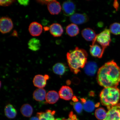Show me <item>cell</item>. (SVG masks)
<instances>
[{"label":"cell","mask_w":120,"mask_h":120,"mask_svg":"<svg viewBox=\"0 0 120 120\" xmlns=\"http://www.w3.org/2000/svg\"><path fill=\"white\" fill-rule=\"evenodd\" d=\"M97 79L105 88L117 87L120 82V68L113 60L105 63L99 69Z\"/></svg>","instance_id":"cell-1"},{"label":"cell","mask_w":120,"mask_h":120,"mask_svg":"<svg viewBox=\"0 0 120 120\" xmlns=\"http://www.w3.org/2000/svg\"><path fill=\"white\" fill-rule=\"evenodd\" d=\"M88 54L85 49L76 47L68 52L67 58L68 63L71 71L77 74L80 69L84 67L87 63Z\"/></svg>","instance_id":"cell-2"},{"label":"cell","mask_w":120,"mask_h":120,"mask_svg":"<svg viewBox=\"0 0 120 120\" xmlns=\"http://www.w3.org/2000/svg\"><path fill=\"white\" fill-rule=\"evenodd\" d=\"M100 101L102 105L108 109L118 104L120 98V90L117 87L105 88L100 94Z\"/></svg>","instance_id":"cell-3"},{"label":"cell","mask_w":120,"mask_h":120,"mask_svg":"<svg viewBox=\"0 0 120 120\" xmlns=\"http://www.w3.org/2000/svg\"><path fill=\"white\" fill-rule=\"evenodd\" d=\"M110 32L109 29L105 28L100 34H97L96 41L98 43L104 51L110 45L111 42Z\"/></svg>","instance_id":"cell-4"},{"label":"cell","mask_w":120,"mask_h":120,"mask_svg":"<svg viewBox=\"0 0 120 120\" xmlns=\"http://www.w3.org/2000/svg\"><path fill=\"white\" fill-rule=\"evenodd\" d=\"M13 24L11 19L8 17H3L0 19V30L1 33L10 32L13 29Z\"/></svg>","instance_id":"cell-5"},{"label":"cell","mask_w":120,"mask_h":120,"mask_svg":"<svg viewBox=\"0 0 120 120\" xmlns=\"http://www.w3.org/2000/svg\"><path fill=\"white\" fill-rule=\"evenodd\" d=\"M106 117L104 120H120V103L108 109Z\"/></svg>","instance_id":"cell-6"},{"label":"cell","mask_w":120,"mask_h":120,"mask_svg":"<svg viewBox=\"0 0 120 120\" xmlns=\"http://www.w3.org/2000/svg\"><path fill=\"white\" fill-rule=\"evenodd\" d=\"M70 20L73 23L81 25L87 22L89 18L85 13H76L70 16Z\"/></svg>","instance_id":"cell-7"},{"label":"cell","mask_w":120,"mask_h":120,"mask_svg":"<svg viewBox=\"0 0 120 120\" xmlns=\"http://www.w3.org/2000/svg\"><path fill=\"white\" fill-rule=\"evenodd\" d=\"M49 79V76L47 75H45L44 76L37 75L34 78L33 82L34 86L38 88H43L46 86L47 81Z\"/></svg>","instance_id":"cell-8"},{"label":"cell","mask_w":120,"mask_h":120,"mask_svg":"<svg viewBox=\"0 0 120 120\" xmlns=\"http://www.w3.org/2000/svg\"><path fill=\"white\" fill-rule=\"evenodd\" d=\"M62 10L66 16H71L74 14L76 6L72 1L68 0L64 1L63 4Z\"/></svg>","instance_id":"cell-9"},{"label":"cell","mask_w":120,"mask_h":120,"mask_svg":"<svg viewBox=\"0 0 120 120\" xmlns=\"http://www.w3.org/2000/svg\"><path fill=\"white\" fill-rule=\"evenodd\" d=\"M58 94L60 98L66 100H69L73 97V90L70 87L67 86L61 87Z\"/></svg>","instance_id":"cell-10"},{"label":"cell","mask_w":120,"mask_h":120,"mask_svg":"<svg viewBox=\"0 0 120 120\" xmlns=\"http://www.w3.org/2000/svg\"><path fill=\"white\" fill-rule=\"evenodd\" d=\"M29 31L30 34L33 36H38L42 32L43 27L38 22H33L30 24Z\"/></svg>","instance_id":"cell-11"},{"label":"cell","mask_w":120,"mask_h":120,"mask_svg":"<svg viewBox=\"0 0 120 120\" xmlns=\"http://www.w3.org/2000/svg\"><path fill=\"white\" fill-rule=\"evenodd\" d=\"M96 43V42H95ZM95 43H92L90 45V52L91 56L95 57L101 58L103 56L105 51L101 46Z\"/></svg>","instance_id":"cell-12"},{"label":"cell","mask_w":120,"mask_h":120,"mask_svg":"<svg viewBox=\"0 0 120 120\" xmlns=\"http://www.w3.org/2000/svg\"><path fill=\"white\" fill-rule=\"evenodd\" d=\"M55 112V111L48 109L45 112H37V116L40 120H56L54 116Z\"/></svg>","instance_id":"cell-13"},{"label":"cell","mask_w":120,"mask_h":120,"mask_svg":"<svg viewBox=\"0 0 120 120\" xmlns=\"http://www.w3.org/2000/svg\"><path fill=\"white\" fill-rule=\"evenodd\" d=\"M49 13L52 15H58L61 12V8L59 2L56 0H52L48 4Z\"/></svg>","instance_id":"cell-14"},{"label":"cell","mask_w":120,"mask_h":120,"mask_svg":"<svg viewBox=\"0 0 120 120\" xmlns=\"http://www.w3.org/2000/svg\"><path fill=\"white\" fill-rule=\"evenodd\" d=\"M82 37L86 41L93 42L96 40L97 34L91 28H86L82 30Z\"/></svg>","instance_id":"cell-15"},{"label":"cell","mask_w":120,"mask_h":120,"mask_svg":"<svg viewBox=\"0 0 120 120\" xmlns=\"http://www.w3.org/2000/svg\"><path fill=\"white\" fill-rule=\"evenodd\" d=\"M49 30L51 34L55 37H61L64 32L62 26L58 23L52 24L49 27Z\"/></svg>","instance_id":"cell-16"},{"label":"cell","mask_w":120,"mask_h":120,"mask_svg":"<svg viewBox=\"0 0 120 120\" xmlns=\"http://www.w3.org/2000/svg\"><path fill=\"white\" fill-rule=\"evenodd\" d=\"M59 94L56 91H50L46 94L45 100L46 102L49 104H54L56 103L59 100Z\"/></svg>","instance_id":"cell-17"},{"label":"cell","mask_w":120,"mask_h":120,"mask_svg":"<svg viewBox=\"0 0 120 120\" xmlns=\"http://www.w3.org/2000/svg\"><path fill=\"white\" fill-rule=\"evenodd\" d=\"M84 67L85 73L90 76H94L95 75L98 68L96 63L93 61L87 63Z\"/></svg>","instance_id":"cell-18"},{"label":"cell","mask_w":120,"mask_h":120,"mask_svg":"<svg viewBox=\"0 0 120 120\" xmlns=\"http://www.w3.org/2000/svg\"><path fill=\"white\" fill-rule=\"evenodd\" d=\"M4 114L9 119H13L16 117L17 112L12 105L8 104L4 108Z\"/></svg>","instance_id":"cell-19"},{"label":"cell","mask_w":120,"mask_h":120,"mask_svg":"<svg viewBox=\"0 0 120 120\" xmlns=\"http://www.w3.org/2000/svg\"><path fill=\"white\" fill-rule=\"evenodd\" d=\"M46 94V90L43 88H38L34 91L33 97L36 101H41L45 99Z\"/></svg>","instance_id":"cell-20"},{"label":"cell","mask_w":120,"mask_h":120,"mask_svg":"<svg viewBox=\"0 0 120 120\" xmlns=\"http://www.w3.org/2000/svg\"><path fill=\"white\" fill-rule=\"evenodd\" d=\"M52 69L55 74L61 76L64 74L67 71V67L64 64L58 63L53 66Z\"/></svg>","instance_id":"cell-21"},{"label":"cell","mask_w":120,"mask_h":120,"mask_svg":"<svg viewBox=\"0 0 120 120\" xmlns=\"http://www.w3.org/2000/svg\"><path fill=\"white\" fill-rule=\"evenodd\" d=\"M66 31L69 36L71 37H74L79 34V29L77 25L72 23L67 26Z\"/></svg>","instance_id":"cell-22"},{"label":"cell","mask_w":120,"mask_h":120,"mask_svg":"<svg viewBox=\"0 0 120 120\" xmlns=\"http://www.w3.org/2000/svg\"><path fill=\"white\" fill-rule=\"evenodd\" d=\"M20 112L23 116L26 117H30L33 112V109L30 105L28 104L23 105L21 107Z\"/></svg>","instance_id":"cell-23"},{"label":"cell","mask_w":120,"mask_h":120,"mask_svg":"<svg viewBox=\"0 0 120 120\" xmlns=\"http://www.w3.org/2000/svg\"><path fill=\"white\" fill-rule=\"evenodd\" d=\"M28 48L33 51H37L40 49L41 43L39 40L35 38L30 40L28 43Z\"/></svg>","instance_id":"cell-24"},{"label":"cell","mask_w":120,"mask_h":120,"mask_svg":"<svg viewBox=\"0 0 120 120\" xmlns=\"http://www.w3.org/2000/svg\"><path fill=\"white\" fill-rule=\"evenodd\" d=\"M81 101L83 103V109L86 112H91L94 110L96 106L93 102L90 100L86 101L84 99H81Z\"/></svg>","instance_id":"cell-25"},{"label":"cell","mask_w":120,"mask_h":120,"mask_svg":"<svg viewBox=\"0 0 120 120\" xmlns=\"http://www.w3.org/2000/svg\"><path fill=\"white\" fill-rule=\"evenodd\" d=\"M107 112L103 108H99L95 110V116L99 120H104L106 117Z\"/></svg>","instance_id":"cell-26"},{"label":"cell","mask_w":120,"mask_h":120,"mask_svg":"<svg viewBox=\"0 0 120 120\" xmlns=\"http://www.w3.org/2000/svg\"><path fill=\"white\" fill-rule=\"evenodd\" d=\"M110 33L115 35L120 34V23L115 22L112 24L109 27Z\"/></svg>","instance_id":"cell-27"},{"label":"cell","mask_w":120,"mask_h":120,"mask_svg":"<svg viewBox=\"0 0 120 120\" xmlns=\"http://www.w3.org/2000/svg\"><path fill=\"white\" fill-rule=\"evenodd\" d=\"M73 107L76 112L78 113H80L83 108V105L80 102L77 101L73 103Z\"/></svg>","instance_id":"cell-28"},{"label":"cell","mask_w":120,"mask_h":120,"mask_svg":"<svg viewBox=\"0 0 120 120\" xmlns=\"http://www.w3.org/2000/svg\"><path fill=\"white\" fill-rule=\"evenodd\" d=\"M15 1V0H1L0 1V4L2 6H8Z\"/></svg>","instance_id":"cell-29"},{"label":"cell","mask_w":120,"mask_h":120,"mask_svg":"<svg viewBox=\"0 0 120 120\" xmlns=\"http://www.w3.org/2000/svg\"><path fill=\"white\" fill-rule=\"evenodd\" d=\"M62 120H79L77 119L75 115L73 113V112H71L69 115V118L67 119H64Z\"/></svg>","instance_id":"cell-30"},{"label":"cell","mask_w":120,"mask_h":120,"mask_svg":"<svg viewBox=\"0 0 120 120\" xmlns=\"http://www.w3.org/2000/svg\"><path fill=\"white\" fill-rule=\"evenodd\" d=\"M18 1L21 5L26 6L29 4V1L27 0H18Z\"/></svg>","instance_id":"cell-31"},{"label":"cell","mask_w":120,"mask_h":120,"mask_svg":"<svg viewBox=\"0 0 120 120\" xmlns=\"http://www.w3.org/2000/svg\"><path fill=\"white\" fill-rule=\"evenodd\" d=\"M52 0H39L37 1L38 2L42 4H48Z\"/></svg>","instance_id":"cell-32"},{"label":"cell","mask_w":120,"mask_h":120,"mask_svg":"<svg viewBox=\"0 0 120 120\" xmlns=\"http://www.w3.org/2000/svg\"><path fill=\"white\" fill-rule=\"evenodd\" d=\"M113 4L114 7L117 10L118 9V7H119V4H118L117 1L115 0L114 1Z\"/></svg>","instance_id":"cell-33"},{"label":"cell","mask_w":120,"mask_h":120,"mask_svg":"<svg viewBox=\"0 0 120 120\" xmlns=\"http://www.w3.org/2000/svg\"><path fill=\"white\" fill-rule=\"evenodd\" d=\"M30 120H40L39 118L37 117H31Z\"/></svg>","instance_id":"cell-34"}]
</instances>
